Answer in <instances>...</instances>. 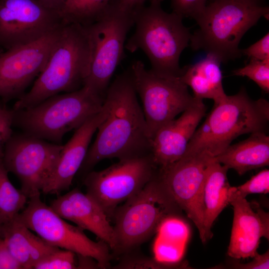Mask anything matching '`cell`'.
Returning <instances> with one entry per match:
<instances>
[{
  "label": "cell",
  "instance_id": "obj_2",
  "mask_svg": "<svg viewBox=\"0 0 269 269\" xmlns=\"http://www.w3.org/2000/svg\"><path fill=\"white\" fill-rule=\"evenodd\" d=\"M91 56L86 27L64 23L44 68L30 90L18 99L13 110L27 108L53 96L83 87L89 74Z\"/></svg>",
  "mask_w": 269,
  "mask_h": 269
},
{
  "label": "cell",
  "instance_id": "obj_5",
  "mask_svg": "<svg viewBox=\"0 0 269 269\" xmlns=\"http://www.w3.org/2000/svg\"><path fill=\"white\" fill-rule=\"evenodd\" d=\"M183 18L174 12L165 11L158 1H150L148 6L136 8L135 31L126 42L125 49L132 53L141 50L155 73L180 77V56L191 36Z\"/></svg>",
  "mask_w": 269,
  "mask_h": 269
},
{
  "label": "cell",
  "instance_id": "obj_37",
  "mask_svg": "<svg viewBox=\"0 0 269 269\" xmlns=\"http://www.w3.org/2000/svg\"><path fill=\"white\" fill-rule=\"evenodd\" d=\"M121 4L124 6L131 8L135 9L136 8L142 6L146 0H155L161 2L163 0H117Z\"/></svg>",
  "mask_w": 269,
  "mask_h": 269
},
{
  "label": "cell",
  "instance_id": "obj_9",
  "mask_svg": "<svg viewBox=\"0 0 269 269\" xmlns=\"http://www.w3.org/2000/svg\"><path fill=\"white\" fill-rule=\"evenodd\" d=\"M151 138L157 131L191 106L195 98L179 76L160 75L134 61L129 69Z\"/></svg>",
  "mask_w": 269,
  "mask_h": 269
},
{
  "label": "cell",
  "instance_id": "obj_14",
  "mask_svg": "<svg viewBox=\"0 0 269 269\" xmlns=\"http://www.w3.org/2000/svg\"><path fill=\"white\" fill-rule=\"evenodd\" d=\"M64 24L58 12L38 0H0V48L31 43Z\"/></svg>",
  "mask_w": 269,
  "mask_h": 269
},
{
  "label": "cell",
  "instance_id": "obj_26",
  "mask_svg": "<svg viewBox=\"0 0 269 269\" xmlns=\"http://www.w3.org/2000/svg\"><path fill=\"white\" fill-rule=\"evenodd\" d=\"M135 249L121 256L118 263L113 267L118 269H179L188 267L185 263L161 262Z\"/></svg>",
  "mask_w": 269,
  "mask_h": 269
},
{
  "label": "cell",
  "instance_id": "obj_30",
  "mask_svg": "<svg viewBox=\"0 0 269 269\" xmlns=\"http://www.w3.org/2000/svg\"><path fill=\"white\" fill-rule=\"evenodd\" d=\"M207 0H170L172 12L183 17L195 18L202 11Z\"/></svg>",
  "mask_w": 269,
  "mask_h": 269
},
{
  "label": "cell",
  "instance_id": "obj_38",
  "mask_svg": "<svg viewBox=\"0 0 269 269\" xmlns=\"http://www.w3.org/2000/svg\"><path fill=\"white\" fill-rule=\"evenodd\" d=\"M2 101H3L0 99V112L6 107Z\"/></svg>",
  "mask_w": 269,
  "mask_h": 269
},
{
  "label": "cell",
  "instance_id": "obj_24",
  "mask_svg": "<svg viewBox=\"0 0 269 269\" xmlns=\"http://www.w3.org/2000/svg\"><path fill=\"white\" fill-rule=\"evenodd\" d=\"M27 199L12 184L2 160H0V225L15 218L25 207Z\"/></svg>",
  "mask_w": 269,
  "mask_h": 269
},
{
  "label": "cell",
  "instance_id": "obj_29",
  "mask_svg": "<svg viewBox=\"0 0 269 269\" xmlns=\"http://www.w3.org/2000/svg\"><path fill=\"white\" fill-rule=\"evenodd\" d=\"M269 192V170L264 169L253 176L249 180L237 187L234 186L233 193L246 198L251 194H264Z\"/></svg>",
  "mask_w": 269,
  "mask_h": 269
},
{
  "label": "cell",
  "instance_id": "obj_35",
  "mask_svg": "<svg viewBox=\"0 0 269 269\" xmlns=\"http://www.w3.org/2000/svg\"><path fill=\"white\" fill-rule=\"evenodd\" d=\"M77 269H100L96 260L91 257L77 255Z\"/></svg>",
  "mask_w": 269,
  "mask_h": 269
},
{
  "label": "cell",
  "instance_id": "obj_23",
  "mask_svg": "<svg viewBox=\"0 0 269 269\" xmlns=\"http://www.w3.org/2000/svg\"><path fill=\"white\" fill-rule=\"evenodd\" d=\"M228 168L215 160L206 167L203 188L204 227L206 241L213 236L212 225L222 211L230 204L232 187L228 180Z\"/></svg>",
  "mask_w": 269,
  "mask_h": 269
},
{
  "label": "cell",
  "instance_id": "obj_41",
  "mask_svg": "<svg viewBox=\"0 0 269 269\" xmlns=\"http://www.w3.org/2000/svg\"><path fill=\"white\" fill-rule=\"evenodd\" d=\"M0 51H1L0 50Z\"/></svg>",
  "mask_w": 269,
  "mask_h": 269
},
{
  "label": "cell",
  "instance_id": "obj_1",
  "mask_svg": "<svg viewBox=\"0 0 269 269\" xmlns=\"http://www.w3.org/2000/svg\"><path fill=\"white\" fill-rule=\"evenodd\" d=\"M129 70L109 85L104 102L108 114L98 127L79 170L85 174L105 159L119 160L151 154V138Z\"/></svg>",
  "mask_w": 269,
  "mask_h": 269
},
{
  "label": "cell",
  "instance_id": "obj_27",
  "mask_svg": "<svg viewBox=\"0 0 269 269\" xmlns=\"http://www.w3.org/2000/svg\"><path fill=\"white\" fill-rule=\"evenodd\" d=\"M235 76L247 77L255 82L265 93L269 92V59L264 60L250 59L244 67L234 70Z\"/></svg>",
  "mask_w": 269,
  "mask_h": 269
},
{
  "label": "cell",
  "instance_id": "obj_18",
  "mask_svg": "<svg viewBox=\"0 0 269 269\" xmlns=\"http://www.w3.org/2000/svg\"><path fill=\"white\" fill-rule=\"evenodd\" d=\"M108 111V105L104 102L102 109L87 119L63 145L55 167L41 190L43 193L59 194L69 189L85 158L93 134Z\"/></svg>",
  "mask_w": 269,
  "mask_h": 269
},
{
  "label": "cell",
  "instance_id": "obj_36",
  "mask_svg": "<svg viewBox=\"0 0 269 269\" xmlns=\"http://www.w3.org/2000/svg\"><path fill=\"white\" fill-rule=\"evenodd\" d=\"M46 7L56 11L59 13L61 11L65 0H38Z\"/></svg>",
  "mask_w": 269,
  "mask_h": 269
},
{
  "label": "cell",
  "instance_id": "obj_4",
  "mask_svg": "<svg viewBox=\"0 0 269 269\" xmlns=\"http://www.w3.org/2000/svg\"><path fill=\"white\" fill-rule=\"evenodd\" d=\"M269 103L252 99L242 88L236 94L214 105L204 123L195 131L184 155L205 152L215 157L241 135L267 132Z\"/></svg>",
  "mask_w": 269,
  "mask_h": 269
},
{
  "label": "cell",
  "instance_id": "obj_15",
  "mask_svg": "<svg viewBox=\"0 0 269 269\" xmlns=\"http://www.w3.org/2000/svg\"><path fill=\"white\" fill-rule=\"evenodd\" d=\"M63 25L36 41L0 52L1 100L18 99L25 93L44 68Z\"/></svg>",
  "mask_w": 269,
  "mask_h": 269
},
{
  "label": "cell",
  "instance_id": "obj_10",
  "mask_svg": "<svg viewBox=\"0 0 269 269\" xmlns=\"http://www.w3.org/2000/svg\"><path fill=\"white\" fill-rule=\"evenodd\" d=\"M158 168L151 154L119 160L100 171H90L83 183L87 194L113 218L120 203L137 194L157 174Z\"/></svg>",
  "mask_w": 269,
  "mask_h": 269
},
{
  "label": "cell",
  "instance_id": "obj_21",
  "mask_svg": "<svg viewBox=\"0 0 269 269\" xmlns=\"http://www.w3.org/2000/svg\"><path fill=\"white\" fill-rule=\"evenodd\" d=\"M228 169H234L240 175L269 164V136L265 132L251 134L238 143L230 144L215 157Z\"/></svg>",
  "mask_w": 269,
  "mask_h": 269
},
{
  "label": "cell",
  "instance_id": "obj_6",
  "mask_svg": "<svg viewBox=\"0 0 269 269\" xmlns=\"http://www.w3.org/2000/svg\"><path fill=\"white\" fill-rule=\"evenodd\" d=\"M182 212L157 172L137 194L116 209L112 256L138 249L167 219L182 218Z\"/></svg>",
  "mask_w": 269,
  "mask_h": 269
},
{
  "label": "cell",
  "instance_id": "obj_34",
  "mask_svg": "<svg viewBox=\"0 0 269 269\" xmlns=\"http://www.w3.org/2000/svg\"><path fill=\"white\" fill-rule=\"evenodd\" d=\"M23 269L13 257L3 241L0 244V269Z\"/></svg>",
  "mask_w": 269,
  "mask_h": 269
},
{
  "label": "cell",
  "instance_id": "obj_11",
  "mask_svg": "<svg viewBox=\"0 0 269 269\" xmlns=\"http://www.w3.org/2000/svg\"><path fill=\"white\" fill-rule=\"evenodd\" d=\"M29 199L26 207L18 214L28 228L51 246L91 257L97 261L100 269L111 268L112 257L106 243L91 240L83 230L66 222L43 202L40 195Z\"/></svg>",
  "mask_w": 269,
  "mask_h": 269
},
{
  "label": "cell",
  "instance_id": "obj_7",
  "mask_svg": "<svg viewBox=\"0 0 269 269\" xmlns=\"http://www.w3.org/2000/svg\"><path fill=\"white\" fill-rule=\"evenodd\" d=\"M105 98L84 86L59 94L39 104L13 111V125L23 133L57 144L102 108Z\"/></svg>",
  "mask_w": 269,
  "mask_h": 269
},
{
  "label": "cell",
  "instance_id": "obj_20",
  "mask_svg": "<svg viewBox=\"0 0 269 269\" xmlns=\"http://www.w3.org/2000/svg\"><path fill=\"white\" fill-rule=\"evenodd\" d=\"M0 235L23 269H33L38 262L60 249L33 234L19 219L18 215L1 226Z\"/></svg>",
  "mask_w": 269,
  "mask_h": 269
},
{
  "label": "cell",
  "instance_id": "obj_3",
  "mask_svg": "<svg viewBox=\"0 0 269 269\" xmlns=\"http://www.w3.org/2000/svg\"><path fill=\"white\" fill-rule=\"evenodd\" d=\"M269 13L263 0H213L195 18L199 27L191 34V47L213 55L221 62L240 58L242 38Z\"/></svg>",
  "mask_w": 269,
  "mask_h": 269
},
{
  "label": "cell",
  "instance_id": "obj_28",
  "mask_svg": "<svg viewBox=\"0 0 269 269\" xmlns=\"http://www.w3.org/2000/svg\"><path fill=\"white\" fill-rule=\"evenodd\" d=\"M76 255V254L75 253L71 251L59 249L36 264L33 269H77Z\"/></svg>",
  "mask_w": 269,
  "mask_h": 269
},
{
  "label": "cell",
  "instance_id": "obj_32",
  "mask_svg": "<svg viewBox=\"0 0 269 269\" xmlns=\"http://www.w3.org/2000/svg\"><path fill=\"white\" fill-rule=\"evenodd\" d=\"M242 55L250 59L264 60L269 59V33L248 48L241 49Z\"/></svg>",
  "mask_w": 269,
  "mask_h": 269
},
{
  "label": "cell",
  "instance_id": "obj_22",
  "mask_svg": "<svg viewBox=\"0 0 269 269\" xmlns=\"http://www.w3.org/2000/svg\"><path fill=\"white\" fill-rule=\"evenodd\" d=\"M221 63L214 55L207 54L206 57L199 62L182 68L180 79L191 88L195 98L212 99L214 105L226 98Z\"/></svg>",
  "mask_w": 269,
  "mask_h": 269
},
{
  "label": "cell",
  "instance_id": "obj_33",
  "mask_svg": "<svg viewBox=\"0 0 269 269\" xmlns=\"http://www.w3.org/2000/svg\"><path fill=\"white\" fill-rule=\"evenodd\" d=\"M253 259L247 263L243 264L235 259L229 264L228 267L236 269H269V251H267L263 254L257 253L252 258Z\"/></svg>",
  "mask_w": 269,
  "mask_h": 269
},
{
  "label": "cell",
  "instance_id": "obj_19",
  "mask_svg": "<svg viewBox=\"0 0 269 269\" xmlns=\"http://www.w3.org/2000/svg\"><path fill=\"white\" fill-rule=\"evenodd\" d=\"M50 206L61 218L75 223L83 230L93 233L113 249V227L102 208L88 194L76 188L58 196Z\"/></svg>",
  "mask_w": 269,
  "mask_h": 269
},
{
  "label": "cell",
  "instance_id": "obj_17",
  "mask_svg": "<svg viewBox=\"0 0 269 269\" xmlns=\"http://www.w3.org/2000/svg\"><path fill=\"white\" fill-rule=\"evenodd\" d=\"M206 110L203 100L195 98L193 104L178 118L169 121L157 131L151 139V153L158 169L164 168L183 156Z\"/></svg>",
  "mask_w": 269,
  "mask_h": 269
},
{
  "label": "cell",
  "instance_id": "obj_8",
  "mask_svg": "<svg viewBox=\"0 0 269 269\" xmlns=\"http://www.w3.org/2000/svg\"><path fill=\"white\" fill-rule=\"evenodd\" d=\"M134 11L117 0H110L97 19L84 26L91 56L84 86L104 98L110 80L123 58L127 34L134 25Z\"/></svg>",
  "mask_w": 269,
  "mask_h": 269
},
{
  "label": "cell",
  "instance_id": "obj_39",
  "mask_svg": "<svg viewBox=\"0 0 269 269\" xmlns=\"http://www.w3.org/2000/svg\"><path fill=\"white\" fill-rule=\"evenodd\" d=\"M2 241H3V239L1 237V235H0V244L2 242Z\"/></svg>",
  "mask_w": 269,
  "mask_h": 269
},
{
  "label": "cell",
  "instance_id": "obj_25",
  "mask_svg": "<svg viewBox=\"0 0 269 269\" xmlns=\"http://www.w3.org/2000/svg\"><path fill=\"white\" fill-rule=\"evenodd\" d=\"M110 1L65 0L60 15L65 23L87 25L97 19Z\"/></svg>",
  "mask_w": 269,
  "mask_h": 269
},
{
  "label": "cell",
  "instance_id": "obj_31",
  "mask_svg": "<svg viewBox=\"0 0 269 269\" xmlns=\"http://www.w3.org/2000/svg\"><path fill=\"white\" fill-rule=\"evenodd\" d=\"M13 110L6 107L0 112V160H2L5 144L12 134Z\"/></svg>",
  "mask_w": 269,
  "mask_h": 269
},
{
  "label": "cell",
  "instance_id": "obj_16",
  "mask_svg": "<svg viewBox=\"0 0 269 269\" xmlns=\"http://www.w3.org/2000/svg\"><path fill=\"white\" fill-rule=\"evenodd\" d=\"M233 187L230 204L234 217L227 254L235 260L253 258L258 253L261 239H269V212L235 195Z\"/></svg>",
  "mask_w": 269,
  "mask_h": 269
},
{
  "label": "cell",
  "instance_id": "obj_40",
  "mask_svg": "<svg viewBox=\"0 0 269 269\" xmlns=\"http://www.w3.org/2000/svg\"><path fill=\"white\" fill-rule=\"evenodd\" d=\"M0 232H1V225H0Z\"/></svg>",
  "mask_w": 269,
  "mask_h": 269
},
{
  "label": "cell",
  "instance_id": "obj_12",
  "mask_svg": "<svg viewBox=\"0 0 269 269\" xmlns=\"http://www.w3.org/2000/svg\"><path fill=\"white\" fill-rule=\"evenodd\" d=\"M63 145L25 133L12 134L2 156L7 171L15 175L28 199L40 195L54 169Z\"/></svg>",
  "mask_w": 269,
  "mask_h": 269
},
{
  "label": "cell",
  "instance_id": "obj_13",
  "mask_svg": "<svg viewBox=\"0 0 269 269\" xmlns=\"http://www.w3.org/2000/svg\"><path fill=\"white\" fill-rule=\"evenodd\" d=\"M214 158L205 152L194 153L158 169V176L179 207L196 226L203 243L207 242L203 223L204 184L206 167Z\"/></svg>",
  "mask_w": 269,
  "mask_h": 269
}]
</instances>
